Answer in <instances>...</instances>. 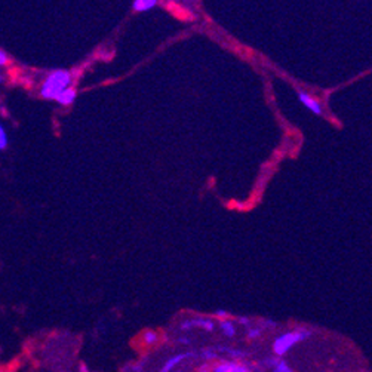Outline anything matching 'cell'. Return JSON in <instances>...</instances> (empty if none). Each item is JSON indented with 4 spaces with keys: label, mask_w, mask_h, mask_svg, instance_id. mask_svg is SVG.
Masks as SVG:
<instances>
[{
    "label": "cell",
    "mask_w": 372,
    "mask_h": 372,
    "mask_svg": "<svg viewBox=\"0 0 372 372\" xmlns=\"http://www.w3.org/2000/svg\"><path fill=\"white\" fill-rule=\"evenodd\" d=\"M190 357H193V353H178L176 356H172L165 362V365L162 366V369H160V372H172L177 366L181 365V362L189 361Z\"/></svg>",
    "instance_id": "obj_5"
},
{
    "label": "cell",
    "mask_w": 372,
    "mask_h": 372,
    "mask_svg": "<svg viewBox=\"0 0 372 372\" xmlns=\"http://www.w3.org/2000/svg\"><path fill=\"white\" fill-rule=\"evenodd\" d=\"M209 372H252L251 368L238 361H221L209 365Z\"/></svg>",
    "instance_id": "obj_3"
},
{
    "label": "cell",
    "mask_w": 372,
    "mask_h": 372,
    "mask_svg": "<svg viewBox=\"0 0 372 372\" xmlns=\"http://www.w3.org/2000/svg\"><path fill=\"white\" fill-rule=\"evenodd\" d=\"M9 144V138H8V134L5 131V128L0 125V152L5 150Z\"/></svg>",
    "instance_id": "obj_10"
},
{
    "label": "cell",
    "mask_w": 372,
    "mask_h": 372,
    "mask_svg": "<svg viewBox=\"0 0 372 372\" xmlns=\"http://www.w3.org/2000/svg\"><path fill=\"white\" fill-rule=\"evenodd\" d=\"M220 328H221V332L224 334L226 337L236 336V327H234V322L230 319H222L220 322Z\"/></svg>",
    "instance_id": "obj_8"
},
{
    "label": "cell",
    "mask_w": 372,
    "mask_h": 372,
    "mask_svg": "<svg viewBox=\"0 0 372 372\" xmlns=\"http://www.w3.org/2000/svg\"><path fill=\"white\" fill-rule=\"evenodd\" d=\"M299 98H300L301 104H303L304 107H307L310 111H312V113H315V115H317V116H320L322 113H324V108H322L320 103H319L317 100H315V98L310 96L307 92L300 91V92H299Z\"/></svg>",
    "instance_id": "obj_4"
},
{
    "label": "cell",
    "mask_w": 372,
    "mask_h": 372,
    "mask_svg": "<svg viewBox=\"0 0 372 372\" xmlns=\"http://www.w3.org/2000/svg\"><path fill=\"white\" fill-rule=\"evenodd\" d=\"M3 80H5V78H3V76H2V74H0V83H2V82H3Z\"/></svg>",
    "instance_id": "obj_16"
},
{
    "label": "cell",
    "mask_w": 372,
    "mask_h": 372,
    "mask_svg": "<svg viewBox=\"0 0 372 372\" xmlns=\"http://www.w3.org/2000/svg\"><path fill=\"white\" fill-rule=\"evenodd\" d=\"M141 343L145 344V345H148V347L157 344V343H159V332H156V331H153V329L145 331V332L143 334V336H141Z\"/></svg>",
    "instance_id": "obj_9"
},
{
    "label": "cell",
    "mask_w": 372,
    "mask_h": 372,
    "mask_svg": "<svg viewBox=\"0 0 372 372\" xmlns=\"http://www.w3.org/2000/svg\"><path fill=\"white\" fill-rule=\"evenodd\" d=\"M157 5V0H135L132 3L134 10L136 12H147L153 9Z\"/></svg>",
    "instance_id": "obj_7"
},
{
    "label": "cell",
    "mask_w": 372,
    "mask_h": 372,
    "mask_svg": "<svg viewBox=\"0 0 372 372\" xmlns=\"http://www.w3.org/2000/svg\"><path fill=\"white\" fill-rule=\"evenodd\" d=\"M310 336H312V332L304 328L283 332L275 338V341H273L271 350L273 353H275V356L283 357L285 355H288V352L292 349V347L300 344L301 341H306Z\"/></svg>",
    "instance_id": "obj_2"
},
{
    "label": "cell",
    "mask_w": 372,
    "mask_h": 372,
    "mask_svg": "<svg viewBox=\"0 0 372 372\" xmlns=\"http://www.w3.org/2000/svg\"><path fill=\"white\" fill-rule=\"evenodd\" d=\"M275 372H295L289 368V365L285 361H276L275 364Z\"/></svg>",
    "instance_id": "obj_11"
},
{
    "label": "cell",
    "mask_w": 372,
    "mask_h": 372,
    "mask_svg": "<svg viewBox=\"0 0 372 372\" xmlns=\"http://www.w3.org/2000/svg\"><path fill=\"white\" fill-rule=\"evenodd\" d=\"M217 316H220V317H226V316H227V313L224 312V310H222V312H221V310H220V312H217Z\"/></svg>",
    "instance_id": "obj_14"
},
{
    "label": "cell",
    "mask_w": 372,
    "mask_h": 372,
    "mask_svg": "<svg viewBox=\"0 0 372 372\" xmlns=\"http://www.w3.org/2000/svg\"><path fill=\"white\" fill-rule=\"evenodd\" d=\"M20 372H36V371H33V369H26V371H20Z\"/></svg>",
    "instance_id": "obj_15"
},
{
    "label": "cell",
    "mask_w": 372,
    "mask_h": 372,
    "mask_svg": "<svg viewBox=\"0 0 372 372\" xmlns=\"http://www.w3.org/2000/svg\"><path fill=\"white\" fill-rule=\"evenodd\" d=\"M259 334H262V331H259V329H251L250 332H248V338L254 340V338L259 337Z\"/></svg>",
    "instance_id": "obj_13"
},
{
    "label": "cell",
    "mask_w": 372,
    "mask_h": 372,
    "mask_svg": "<svg viewBox=\"0 0 372 372\" xmlns=\"http://www.w3.org/2000/svg\"><path fill=\"white\" fill-rule=\"evenodd\" d=\"M73 85V74L67 70H55L49 73L46 79L43 80L41 86V95L45 100L55 101V98L66 91L67 88H71Z\"/></svg>",
    "instance_id": "obj_1"
},
{
    "label": "cell",
    "mask_w": 372,
    "mask_h": 372,
    "mask_svg": "<svg viewBox=\"0 0 372 372\" xmlns=\"http://www.w3.org/2000/svg\"><path fill=\"white\" fill-rule=\"evenodd\" d=\"M8 63H9V57H8V54L3 52L2 49H0V67L8 66Z\"/></svg>",
    "instance_id": "obj_12"
},
{
    "label": "cell",
    "mask_w": 372,
    "mask_h": 372,
    "mask_svg": "<svg viewBox=\"0 0 372 372\" xmlns=\"http://www.w3.org/2000/svg\"><path fill=\"white\" fill-rule=\"evenodd\" d=\"M76 96H78V92H76V90H74L73 86H71V88H67L66 91L61 92V94L55 98V101H57L58 104H61V106H70V104L74 103V100H76Z\"/></svg>",
    "instance_id": "obj_6"
}]
</instances>
